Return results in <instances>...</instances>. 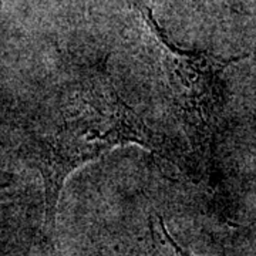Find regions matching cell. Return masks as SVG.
<instances>
[{"mask_svg": "<svg viewBox=\"0 0 256 256\" xmlns=\"http://www.w3.org/2000/svg\"><path fill=\"white\" fill-rule=\"evenodd\" d=\"M0 2H2V0H0Z\"/></svg>", "mask_w": 256, "mask_h": 256, "instance_id": "obj_3", "label": "cell"}, {"mask_svg": "<svg viewBox=\"0 0 256 256\" xmlns=\"http://www.w3.org/2000/svg\"><path fill=\"white\" fill-rule=\"evenodd\" d=\"M124 146L165 152V144L120 96L104 60L77 66L46 90L28 134L44 184V230L56 256L57 204L80 166Z\"/></svg>", "mask_w": 256, "mask_h": 256, "instance_id": "obj_1", "label": "cell"}, {"mask_svg": "<svg viewBox=\"0 0 256 256\" xmlns=\"http://www.w3.org/2000/svg\"><path fill=\"white\" fill-rule=\"evenodd\" d=\"M156 50L164 78L165 100L191 148L208 161L225 108L224 76L248 56H218L178 46L166 36L152 10L138 8Z\"/></svg>", "mask_w": 256, "mask_h": 256, "instance_id": "obj_2", "label": "cell"}]
</instances>
